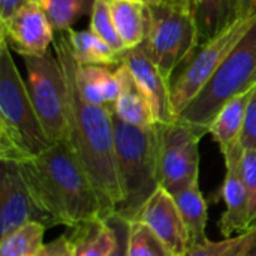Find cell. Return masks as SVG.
I'll return each instance as SVG.
<instances>
[{
	"instance_id": "obj_1",
	"label": "cell",
	"mask_w": 256,
	"mask_h": 256,
	"mask_svg": "<svg viewBox=\"0 0 256 256\" xmlns=\"http://www.w3.org/2000/svg\"><path fill=\"white\" fill-rule=\"evenodd\" d=\"M56 33L54 50L68 84L69 142L96 189L104 216L108 219L116 214L123 200L116 159L114 114L110 106L93 105L81 98L75 80L76 60L72 54L68 33Z\"/></svg>"
},
{
	"instance_id": "obj_2",
	"label": "cell",
	"mask_w": 256,
	"mask_h": 256,
	"mask_svg": "<svg viewBox=\"0 0 256 256\" xmlns=\"http://www.w3.org/2000/svg\"><path fill=\"white\" fill-rule=\"evenodd\" d=\"M18 166L48 226L74 228L93 219H105L98 192L69 141L54 142Z\"/></svg>"
},
{
	"instance_id": "obj_3",
	"label": "cell",
	"mask_w": 256,
	"mask_h": 256,
	"mask_svg": "<svg viewBox=\"0 0 256 256\" xmlns=\"http://www.w3.org/2000/svg\"><path fill=\"white\" fill-rule=\"evenodd\" d=\"M51 144L54 142L44 130L10 48L0 38V160L20 164Z\"/></svg>"
},
{
	"instance_id": "obj_4",
	"label": "cell",
	"mask_w": 256,
	"mask_h": 256,
	"mask_svg": "<svg viewBox=\"0 0 256 256\" xmlns=\"http://www.w3.org/2000/svg\"><path fill=\"white\" fill-rule=\"evenodd\" d=\"M117 172L123 200L116 216L135 220L142 206L158 190L156 124L138 128L114 117Z\"/></svg>"
},
{
	"instance_id": "obj_5",
	"label": "cell",
	"mask_w": 256,
	"mask_h": 256,
	"mask_svg": "<svg viewBox=\"0 0 256 256\" xmlns=\"http://www.w3.org/2000/svg\"><path fill=\"white\" fill-rule=\"evenodd\" d=\"M255 86L256 21L204 88L178 114L177 120L194 126L206 135L220 108L234 96Z\"/></svg>"
},
{
	"instance_id": "obj_6",
	"label": "cell",
	"mask_w": 256,
	"mask_h": 256,
	"mask_svg": "<svg viewBox=\"0 0 256 256\" xmlns=\"http://www.w3.org/2000/svg\"><path fill=\"white\" fill-rule=\"evenodd\" d=\"M198 44L195 9L177 0L147 3V30L142 46L168 80Z\"/></svg>"
},
{
	"instance_id": "obj_7",
	"label": "cell",
	"mask_w": 256,
	"mask_h": 256,
	"mask_svg": "<svg viewBox=\"0 0 256 256\" xmlns=\"http://www.w3.org/2000/svg\"><path fill=\"white\" fill-rule=\"evenodd\" d=\"M255 21V9L246 10L216 36L200 44L194 52L174 70L170 78V92L177 117L204 88Z\"/></svg>"
},
{
	"instance_id": "obj_8",
	"label": "cell",
	"mask_w": 256,
	"mask_h": 256,
	"mask_svg": "<svg viewBox=\"0 0 256 256\" xmlns=\"http://www.w3.org/2000/svg\"><path fill=\"white\" fill-rule=\"evenodd\" d=\"M27 88L36 114L51 142L69 141L68 84L58 57L50 51L38 57H24Z\"/></svg>"
},
{
	"instance_id": "obj_9",
	"label": "cell",
	"mask_w": 256,
	"mask_h": 256,
	"mask_svg": "<svg viewBox=\"0 0 256 256\" xmlns=\"http://www.w3.org/2000/svg\"><path fill=\"white\" fill-rule=\"evenodd\" d=\"M204 134L180 120L156 123L158 183L176 195L200 178V141Z\"/></svg>"
},
{
	"instance_id": "obj_10",
	"label": "cell",
	"mask_w": 256,
	"mask_h": 256,
	"mask_svg": "<svg viewBox=\"0 0 256 256\" xmlns=\"http://www.w3.org/2000/svg\"><path fill=\"white\" fill-rule=\"evenodd\" d=\"M54 28L39 2L28 0L8 21L0 22V38L22 57H38L48 52L54 42Z\"/></svg>"
},
{
	"instance_id": "obj_11",
	"label": "cell",
	"mask_w": 256,
	"mask_h": 256,
	"mask_svg": "<svg viewBox=\"0 0 256 256\" xmlns=\"http://www.w3.org/2000/svg\"><path fill=\"white\" fill-rule=\"evenodd\" d=\"M28 222H39L48 228L32 200L18 164L0 160V238Z\"/></svg>"
},
{
	"instance_id": "obj_12",
	"label": "cell",
	"mask_w": 256,
	"mask_h": 256,
	"mask_svg": "<svg viewBox=\"0 0 256 256\" xmlns=\"http://www.w3.org/2000/svg\"><path fill=\"white\" fill-rule=\"evenodd\" d=\"M122 62L128 66L138 90L148 100L156 123H171L177 116L171 102L170 80L160 72L154 62L147 54L142 44L123 54Z\"/></svg>"
},
{
	"instance_id": "obj_13",
	"label": "cell",
	"mask_w": 256,
	"mask_h": 256,
	"mask_svg": "<svg viewBox=\"0 0 256 256\" xmlns=\"http://www.w3.org/2000/svg\"><path fill=\"white\" fill-rule=\"evenodd\" d=\"M136 219L144 222L174 256H183L190 248V237L177 202L165 189L158 188L142 206Z\"/></svg>"
},
{
	"instance_id": "obj_14",
	"label": "cell",
	"mask_w": 256,
	"mask_h": 256,
	"mask_svg": "<svg viewBox=\"0 0 256 256\" xmlns=\"http://www.w3.org/2000/svg\"><path fill=\"white\" fill-rule=\"evenodd\" d=\"M243 153L242 144H236L226 153L225 166L226 174L220 189V196L225 202V212L219 222V230L224 237H232L234 232H246L249 230L248 213V190L243 178Z\"/></svg>"
},
{
	"instance_id": "obj_15",
	"label": "cell",
	"mask_w": 256,
	"mask_h": 256,
	"mask_svg": "<svg viewBox=\"0 0 256 256\" xmlns=\"http://www.w3.org/2000/svg\"><path fill=\"white\" fill-rule=\"evenodd\" d=\"M254 90L255 87L230 99L216 114L208 128V134H212L214 141L219 144L222 154L240 142L248 104L254 94Z\"/></svg>"
},
{
	"instance_id": "obj_16",
	"label": "cell",
	"mask_w": 256,
	"mask_h": 256,
	"mask_svg": "<svg viewBox=\"0 0 256 256\" xmlns=\"http://www.w3.org/2000/svg\"><path fill=\"white\" fill-rule=\"evenodd\" d=\"M69 230L72 256H110L117 246V231L108 219H93Z\"/></svg>"
},
{
	"instance_id": "obj_17",
	"label": "cell",
	"mask_w": 256,
	"mask_h": 256,
	"mask_svg": "<svg viewBox=\"0 0 256 256\" xmlns=\"http://www.w3.org/2000/svg\"><path fill=\"white\" fill-rule=\"evenodd\" d=\"M108 4L126 51L140 46L146 39L147 3L144 0H108Z\"/></svg>"
},
{
	"instance_id": "obj_18",
	"label": "cell",
	"mask_w": 256,
	"mask_h": 256,
	"mask_svg": "<svg viewBox=\"0 0 256 256\" xmlns=\"http://www.w3.org/2000/svg\"><path fill=\"white\" fill-rule=\"evenodd\" d=\"M249 9L254 8L248 4L246 0H198L195 15L200 44L216 36Z\"/></svg>"
},
{
	"instance_id": "obj_19",
	"label": "cell",
	"mask_w": 256,
	"mask_h": 256,
	"mask_svg": "<svg viewBox=\"0 0 256 256\" xmlns=\"http://www.w3.org/2000/svg\"><path fill=\"white\" fill-rule=\"evenodd\" d=\"M72 54L78 64L112 66L120 64L123 52L116 51L111 45L102 40L98 34L88 30H66Z\"/></svg>"
},
{
	"instance_id": "obj_20",
	"label": "cell",
	"mask_w": 256,
	"mask_h": 256,
	"mask_svg": "<svg viewBox=\"0 0 256 256\" xmlns=\"http://www.w3.org/2000/svg\"><path fill=\"white\" fill-rule=\"evenodd\" d=\"M111 110L116 118L128 124H134L138 128H153L156 124L153 110L146 96L138 90L130 72L124 81L122 94L114 102Z\"/></svg>"
},
{
	"instance_id": "obj_21",
	"label": "cell",
	"mask_w": 256,
	"mask_h": 256,
	"mask_svg": "<svg viewBox=\"0 0 256 256\" xmlns=\"http://www.w3.org/2000/svg\"><path fill=\"white\" fill-rule=\"evenodd\" d=\"M183 222L190 237V246L208 242L206 236L207 226V202L200 190V183H194L184 190L172 195Z\"/></svg>"
},
{
	"instance_id": "obj_22",
	"label": "cell",
	"mask_w": 256,
	"mask_h": 256,
	"mask_svg": "<svg viewBox=\"0 0 256 256\" xmlns=\"http://www.w3.org/2000/svg\"><path fill=\"white\" fill-rule=\"evenodd\" d=\"M46 226L39 222H28L0 238V256H36L44 248Z\"/></svg>"
},
{
	"instance_id": "obj_23",
	"label": "cell",
	"mask_w": 256,
	"mask_h": 256,
	"mask_svg": "<svg viewBox=\"0 0 256 256\" xmlns=\"http://www.w3.org/2000/svg\"><path fill=\"white\" fill-rule=\"evenodd\" d=\"M94 0H40V6L56 32H66L92 10Z\"/></svg>"
},
{
	"instance_id": "obj_24",
	"label": "cell",
	"mask_w": 256,
	"mask_h": 256,
	"mask_svg": "<svg viewBox=\"0 0 256 256\" xmlns=\"http://www.w3.org/2000/svg\"><path fill=\"white\" fill-rule=\"evenodd\" d=\"M256 242V230H250L222 242H206L194 244L183 256H246Z\"/></svg>"
},
{
	"instance_id": "obj_25",
	"label": "cell",
	"mask_w": 256,
	"mask_h": 256,
	"mask_svg": "<svg viewBox=\"0 0 256 256\" xmlns=\"http://www.w3.org/2000/svg\"><path fill=\"white\" fill-rule=\"evenodd\" d=\"M128 256H174L162 240L141 220L129 222Z\"/></svg>"
},
{
	"instance_id": "obj_26",
	"label": "cell",
	"mask_w": 256,
	"mask_h": 256,
	"mask_svg": "<svg viewBox=\"0 0 256 256\" xmlns=\"http://www.w3.org/2000/svg\"><path fill=\"white\" fill-rule=\"evenodd\" d=\"M90 30L102 40L111 45L118 52H126V48L116 30L108 0H94L90 10Z\"/></svg>"
},
{
	"instance_id": "obj_27",
	"label": "cell",
	"mask_w": 256,
	"mask_h": 256,
	"mask_svg": "<svg viewBox=\"0 0 256 256\" xmlns=\"http://www.w3.org/2000/svg\"><path fill=\"white\" fill-rule=\"evenodd\" d=\"M76 87L81 98L93 105H106L102 86H100V66L92 64H78L75 70Z\"/></svg>"
},
{
	"instance_id": "obj_28",
	"label": "cell",
	"mask_w": 256,
	"mask_h": 256,
	"mask_svg": "<svg viewBox=\"0 0 256 256\" xmlns=\"http://www.w3.org/2000/svg\"><path fill=\"white\" fill-rule=\"evenodd\" d=\"M243 178L248 190L249 230H256V150L243 153Z\"/></svg>"
},
{
	"instance_id": "obj_29",
	"label": "cell",
	"mask_w": 256,
	"mask_h": 256,
	"mask_svg": "<svg viewBox=\"0 0 256 256\" xmlns=\"http://www.w3.org/2000/svg\"><path fill=\"white\" fill-rule=\"evenodd\" d=\"M240 144L244 150H256V86L254 94L248 104Z\"/></svg>"
},
{
	"instance_id": "obj_30",
	"label": "cell",
	"mask_w": 256,
	"mask_h": 256,
	"mask_svg": "<svg viewBox=\"0 0 256 256\" xmlns=\"http://www.w3.org/2000/svg\"><path fill=\"white\" fill-rule=\"evenodd\" d=\"M108 220L114 225L117 231V246L110 256H128V234H129V222L120 216H110Z\"/></svg>"
},
{
	"instance_id": "obj_31",
	"label": "cell",
	"mask_w": 256,
	"mask_h": 256,
	"mask_svg": "<svg viewBox=\"0 0 256 256\" xmlns=\"http://www.w3.org/2000/svg\"><path fill=\"white\" fill-rule=\"evenodd\" d=\"M74 254V246L68 234L52 240L38 252L36 256H70Z\"/></svg>"
},
{
	"instance_id": "obj_32",
	"label": "cell",
	"mask_w": 256,
	"mask_h": 256,
	"mask_svg": "<svg viewBox=\"0 0 256 256\" xmlns=\"http://www.w3.org/2000/svg\"><path fill=\"white\" fill-rule=\"evenodd\" d=\"M28 0H0V22L8 21L15 15Z\"/></svg>"
},
{
	"instance_id": "obj_33",
	"label": "cell",
	"mask_w": 256,
	"mask_h": 256,
	"mask_svg": "<svg viewBox=\"0 0 256 256\" xmlns=\"http://www.w3.org/2000/svg\"><path fill=\"white\" fill-rule=\"evenodd\" d=\"M177 2H182V3H184V4H188V6H190L192 9H195V12H196V6H198V0H177Z\"/></svg>"
},
{
	"instance_id": "obj_34",
	"label": "cell",
	"mask_w": 256,
	"mask_h": 256,
	"mask_svg": "<svg viewBox=\"0 0 256 256\" xmlns=\"http://www.w3.org/2000/svg\"><path fill=\"white\" fill-rule=\"evenodd\" d=\"M246 256H256V242L254 243V246L250 248V250L248 252V255Z\"/></svg>"
},
{
	"instance_id": "obj_35",
	"label": "cell",
	"mask_w": 256,
	"mask_h": 256,
	"mask_svg": "<svg viewBox=\"0 0 256 256\" xmlns=\"http://www.w3.org/2000/svg\"><path fill=\"white\" fill-rule=\"evenodd\" d=\"M248 2V4H250L254 9H256V0H246Z\"/></svg>"
},
{
	"instance_id": "obj_36",
	"label": "cell",
	"mask_w": 256,
	"mask_h": 256,
	"mask_svg": "<svg viewBox=\"0 0 256 256\" xmlns=\"http://www.w3.org/2000/svg\"><path fill=\"white\" fill-rule=\"evenodd\" d=\"M146 3H150V2H156V0H144Z\"/></svg>"
},
{
	"instance_id": "obj_37",
	"label": "cell",
	"mask_w": 256,
	"mask_h": 256,
	"mask_svg": "<svg viewBox=\"0 0 256 256\" xmlns=\"http://www.w3.org/2000/svg\"><path fill=\"white\" fill-rule=\"evenodd\" d=\"M34 2H40V0H34Z\"/></svg>"
},
{
	"instance_id": "obj_38",
	"label": "cell",
	"mask_w": 256,
	"mask_h": 256,
	"mask_svg": "<svg viewBox=\"0 0 256 256\" xmlns=\"http://www.w3.org/2000/svg\"><path fill=\"white\" fill-rule=\"evenodd\" d=\"M72 255H74V254H72ZM72 255H70V256H72Z\"/></svg>"
}]
</instances>
